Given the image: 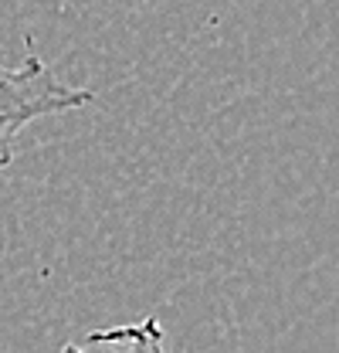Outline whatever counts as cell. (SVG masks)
Listing matches in <instances>:
<instances>
[{"label":"cell","instance_id":"obj_1","mask_svg":"<svg viewBox=\"0 0 339 353\" xmlns=\"http://www.w3.org/2000/svg\"><path fill=\"white\" fill-rule=\"evenodd\" d=\"M95 102L92 88L65 85L44 65L28 38V61L21 68L0 65V170H7L17 157V136L24 126L38 123L44 116L72 112Z\"/></svg>","mask_w":339,"mask_h":353}]
</instances>
